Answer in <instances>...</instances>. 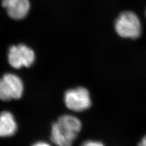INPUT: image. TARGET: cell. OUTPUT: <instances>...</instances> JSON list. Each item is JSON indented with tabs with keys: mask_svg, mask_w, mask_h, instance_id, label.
I'll use <instances>...</instances> for the list:
<instances>
[{
	"mask_svg": "<svg viewBox=\"0 0 146 146\" xmlns=\"http://www.w3.org/2000/svg\"><path fill=\"white\" fill-rule=\"evenodd\" d=\"M82 129L78 118L65 115L58 118L51 127V139L57 146H72Z\"/></svg>",
	"mask_w": 146,
	"mask_h": 146,
	"instance_id": "cell-1",
	"label": "cell"
},
{
	"mask_svg": "<svg viewBox=\"0 0 146 146\" xmlns=\"http://www.w3.org/2000/svg\"><path fill=\"white\" fill-rule=\"evenodd\" d=\"M17 130V124L14 116L10 111L0 113V137H9Z\"/></svg>",
	"mask_w": 146,
	"mask_h": 146,
	"instance_id": "cell-7",
	"label": "cell"
},
{
	"mask_svg": "<svg viewBox=\"0 0 146 146\" xmlns=\"http://www.w3.org/2000/svg\"><path fill=\"white\" fill-rule=\"evenodd\" d=\"M2 6L12 19L20 20L29 13L31 4L29 0H2Z\"/></svg>",
	"mask_w": 146,
	"mask_h": 146,
	"instance_id": "cell-6",
	"label": "cell"
},
{
	"mask_svg": "<svg viewBox=\"0 0 146 146\" xmlns=\"http://www.w3.org/2000/svg\"><path fill=\"white\" fill-rule=\"evenodd\" d=\"M115 29L122 38L136 40L143 34V24L139 16L133 11L121 13L115 23Z\"/></svg>",
	"mask_w": 146,
	"mask_h": 146,
	"instance_id": "cell-2",
	"label": "cell"
},
{
	"mask_svg": "<svg viewBox=\"0 0 146 146\" xmlns=\"http://www.w3.org/2000/svg\"><path fill=\"white\" fill-rule=\"evenodd\" d=\"M23 91V83L17 75L6 73L0 78V99L3 101L20 99Z\"/></svg>",
	"mask_w": 146,
	"mask_h": 146,
	"instance_id": "cell-3",
	"label": "cell"
},
{
	"mask_svg": "<svg viewBox=\"0 0 146 146\" xmlns=\"http://www.w3.org/2000/svg\"><path fill=\"white\" fill-rule=\"evenodd\" d=\"M64 101L68 109L76 112L86 110L91 106L90 93L84 87L67 90L64 95Z\"/></svg>",
	"mask_w": 146,
	"mask_h": 146,
	"instance_id": "cell-5",
	"label": "cell"
},
{
	"mask_svg": "<svg viewBox=\"0 0 146 146\" xmlns=\"http://www.w3.org/2000/svg\"><path fill=\"white\" fill-rule=\"evenodd\" d=\"M7 59L9 64L15 69L30 67L35 62V52L25 44L13 45L9 49Z\"/></svg>",
	"mask_w": 146,
	"mask_h": 146,
	"instance_id": "cell-4",
	"label": "cell"
},
{
	"mask_svg": "<svg viewBox=\"0 0 146 146\" xmlns=\"http://www.w3.org/2000/svg\"><path fill=\"white\" fill-rule=\"evenodd\" d=\"M32 146H51L50 144H49L47 143L43 142V141H38V142H36L34 143Z\"/></svg>",
	"mask_w": 146,
	"mask_h": 146,
	"instance_id": "cell-9",
	"label": "cell"
},
{
	"mask_svg": "<svg viewBox=\"0 0 146 146\" xmlns=\"http://www.w3.org/2000/svg\"><path fill=\"white\" fill-rule=\"evenodd\" d=\"M145 17L146 18V9H145Z\"/></svg>",
	"mask_w": 146,
	"mask_h": 146,
	"instance_id": "cell-11",
	"label": "cell"
},
{
	"mask_svg": "<svg viewBox=\"0 0 146 146\" xmlns=\"http://www.w3.org/2000/svg\"><path fill=\"white\" fill-rule=\"evenodd\" d=\"M81 146H104V145L99 141H86Z\"/></svg>",
	"mask_w": 146,
	"mask_h": 146,
	"instance_id": "cell-8",
	"label": "cell"
},
{
	"mask_svg": "<svg viewBox=\"0 0 146 146\" xmlns=\"http://www.w3.org/2000/svg\"><path fill=\"white\" fill-rule=\"evenodd\" d=\"M138 146H146V135L144 136L143 139H141L138 144Z\"/></svg>",
	"mask_w": 146,
	"mask_h": 146,
	"instance_id": "cell-10",
	"label": "cell"
}]
</instances>
